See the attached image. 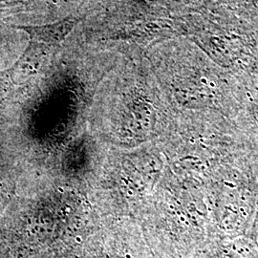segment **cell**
I'll use <instances>...</instances> for the list:
<instances>
[{
  "label": "cell",
  "mask_w": 258,
  "mask_h": 258,
  "mask_svg": "<svg viewBox=\"0 0 258 258\" xmlns=\"http://www.w3.org/2000/svg\"><path fill=\"white\" fill-rule=\"evenodd\" d=\"M190 258H258V243L250 237L211 243Z\"/></svg>",
  "instance_id": "6da1fadb"
},
{
  "label": "cell",
  "mask_w": 258,
  "mask_h": 258,
  "mask_svg": "<svg viewBox=\"0 0 258 258\" xmlns=\"http://www.w3.org/2000/svg\"><path fill=\"white\" fill-rule=\"evenodd\" d=\"M55 52V49L53 47L30 40L25 51L10 70L11 76L24 79L37 73Z\"/></svg>",
  "instance_id": "7a4b0ae2"
},
{
  "label": "cell",
  "mask_w": 258,
  "mask_h": 258,
  "mask_svg": "<svg viewBox=\"0 0 258 258\" xmlns=\"http://www.w3.org/2000/svg\"><path fill=\"white\" fill-rule=\"evenodd\" d=\"M74 23V20L63 19L45 25H20L14 27L25 32L30 40L37 41L55 49L59 46L65 37L70 33Z\"/></svg>",
  "instance_id": "3957f363"
}]
</instances>
